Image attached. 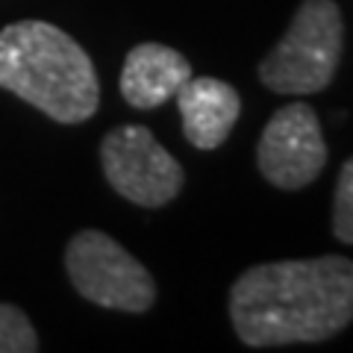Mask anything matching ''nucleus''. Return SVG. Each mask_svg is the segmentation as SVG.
<instances>
[{"instance_id": "1", "label": "nucleus", "mask_w": 353, "mask_h": 353, "mask_svg": "<svg viewBox=\"0 0 353 353\" xmlns=\"http://www.w3.org/2000/svg\"><path fill=\"white\" fill-rule=\"evenodd\" d=\"M230 318L248 347L324 341L353 321V262L318 256L253 265L233 283Z\"/></svg>"}, {"instance_id": "10", "label": "nucleus", "mask_w": 353, "mask_h": 353, "mask_svg": "<svg viewBox=\"0 0 353 353\" xmlns=\"http://www.w3.org/2000/svg\"><path fill=\"white\" fill-rule=\"evenodd\" d=\"M333 236L345 245H353V157L339 171L333 201Z\"/></svg>"}, {"instance_id": "4", "label": "nucleus", "mask_w": 353, "mask_h": 353, "mask_svg": "<svg viewBox=\"0 0 353 353\" xmlns=\"http://www.w3.org/2000/svg\"><path fill=\"white\" fill-rule=\"evenodd\" d=\"M65 268L74 289L103 309L148 312L157 301L150 271L101 230H83L71 239Z\"/></svg>"}, {"instance_id": "2", "label": "nucleus", "mask_w": 353, "mask_h": 353, "mask_svg": "<svg viewBox=\"0 0 353 353\" xmlns=\"http://www.w3.org/2000/svg\"><path fill=\"white\" fill-rule=\"evenodd\" d=\"M0 88L59 124L88 121L101 103L88 53L48 21H18L0 30Z\"/></svg>"}, {"instance_id": "5", "label": "nucleus", "mask_w": 353, "mask_h": 353, "mask_svg": "<svg viewBox=\"0 0 353 353\" xmlns=\"http://www.w3.org/2000/svg\"><path fill=\"white\" fill-rule=\"evenodd\" d=\"M101 162L109 185L130 203L157 209L183 189V168L148 127H115L101 145Z\"/></svg>"}, {"instance_id": "7", "label": "nucleus", "mask_w": 353, "mask_h": 353, "mask_svg": "<svg viewBox=\"0 0 353 353\" xmlns=\"http://www.w3.org/2000/svg\"><path fill=\"white\" fill-rule=\"evenodd\" d=\"M183 115V132L189 145L212 150L224 145L241 115V97L230 83L215 77H189L174 94Z\"/></svg>"}, {"instance_id": "3", "label": "nucleus", "mask_w": 353, "mask_h": 353, "mask_svg": "<svg viewBox=\"0 0 353 353\" xmlns=\"http://www.w3.org/2000/svg\"><path fill=\"white\" fill-rule=\"evenodd\" d=\"M341 12L333 0H303L285 36L259 65V80L277 94H315L333 83L341 59Z\"/></svg>"}, {"instance_id": "8", "label": "nucleus", "mask_w": 353, "mask_h": 353, "mask_svg": "<svg viewBox=\"0 0 353 353\" xmlns=\"http://www.w3.org/2000/svg\"><path fill=\"white\" fill-rule=\"evenodd\" d=\"M192 77V65L180 50L157 41L132 48L121 71V94L136 109H157L180 92Z\"/></svg>"}, {"instance_id": "6", "label": "nucleus", "mask_w": 353, "mask_h": 353, "mask_svg": "<svg viewBox=\"0 0 353 353\" xmlns=\"http://www.w3.org/2000/svg\"><path fill=\"white\" fill-rule=\"evenodd\" d=\"M256 162L262 176L277 189L297 192L312 183L327 162V145L312 106L292 103L277 109L262 130Z\"/></svg>"}, {"instance_id": "9", "label": "nucleus", "mask_w": 353, "mask_h": 353, "mask_svg": "<svg viewBox=\"0 0 353 353\" xmlns=\"http://www.w3.org/2000/svg\"><path fill=\"white\" fill-rule=\"evenodd\" d=\"M39 339L30 318L12 303H0V353H32Z\"/></svg>"}]
</instances>
